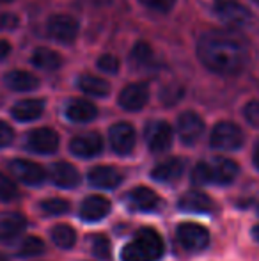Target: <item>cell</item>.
<instances>
[{"label": "cell", "mask_w": 259, "mask_h": 261, "mask_svg": "<svg viewBox=\"0 0 259 261\" xmlns=\"http://www.w3.org/2000/svg\"><path fill=\"white\" fill-rule=\"evenodd\" d=\"M197 55L208 69L220 75H235L245 68L249 50L240 36L224 31H211L200 36Z\"/></svg>", "instance_id": "6da1fadb"}, {"label": "cell", "mask_w": 259, "mask_h": 261, "mask_svg": "<svg viewBox=\"0 0 259 261\" xmlns=\"http://www.w3.org/2000/svg\"><path fill=\"white\" fill-rule=\"evenodd\" d=\"M240 174V167L235 160L225 156H215L210 162H199L192 171V181L195 185H231Z\"/></svg>", "instance_id": "7a4b0ae2"}, {"label": "cell", "mask_w": 259, "mask_h": 261, "mask_svg": "<svg viewBox=\"0 0 259 261\" xmlns=\"http://www.w3.org/2000/svg\"><path fill=\"white\" fill-rule=\"evenodd\" d=\"M165 252L163 240L155 229L144 227L123 247V261H158Z\"/></svg>", "instance_id": "3957f363"}, {"label": "cell", "mask_w": 259, "mask_h": 261, "mask_svg": "<svg viewBox=\"0 0 259 261\" xmlns=\"http://www.w3.org/2000/svg\"><path fill=\"white\" fill-rule=\"evenodd\" d=\"M245 142V135L243 130L238 124L231 123V121H222V123L215 124L211 130L210 144L211 148L220 149V151H236L240 149Z\"/></svg>", "instance_id": "277c9868"}, {"label": "cell", "mask_w": 259, "mask_h": 261, "mask_svg": "<svg viewBox=\"0 0 259 261\" xmlns=\"http://www.w3.org/2000/svg\"><path fill=\"white\" fill-rule=\"evenodd\" d=\"M176 238L188 252H200L210 245V233L204 226L195 222H183L178 226Z\"/></svg>", "instance_id": "5b68a950"}, {"label": "cell", "mask_w": 259, "mask_h": 261, "mask_svg": "<svg viewBox=\"0 0 259 261\" xmlns=\"http://www.w3.org/2000/svg\"><path fill=\"white\" fill-rule=\"evenodd\" d=\"M172 128L165 121H155L146 126V142L153 153H163L172 144Z\"/></svg>", "instance_id": "8992f818"}, {"label": "cell", "mask_w": 259, "mask_h": 261, "mask_svg": "<svg viewBox=\"0 0 259 261\" xmlns=\"http://www.w3.org/2000/svg\"><path fill=\"white\" fill-rule=\"evenodd\" d=\"M27 148L38 155H52L59 148V135L52 128L32 130L27 137Z\"/></svg>", "instance_id": "52a82bcc"}, {"label": "cell", "mask_w": 259, "mask_h": 261, "mask_svg": "<svg viewBox=\"0 0 259 261\" xmlns=\"http://www.w3.org/2000/svg\"><path fill=\"white\" fill-rule=\"evenodd\" d=\"M215 11H217L218 18L231 27H243L250 21L249 9L235 0H218Z\"/></svg>", "instance_id": "ba28073f"}, {"label": "cell", "mask_w": 259, "mask_h": 261, "mask_svg": "<svg viewBox=\"0 0 259 261\" xmlns=\"http://www.w3.org/2000/svg\"><path fill=\"white\" fill-rule=\"evenodd\" d=\"M48 34L50 38L57 39L61 43H71L78 34V23L75 18L68 14H57L48 20Z\"/></svg>", "instance_id": "9c48e42d"}, {"label": "cell", "mask_w": 259, "mask_h": 261, "mask_svg": "<svg viewBox=\"0 0 259 261\" xmlns=\"http://www.w3.org/2000/svg\"><path fill=\"white\" fill-rule=\"evenodd\" d=\"M204 132V121L195 112H183L178 117V135L187 146L195 144Z\"/></svg>", "instance_id": "30bf717a"}, {"label": "cell", "mask_w": 259, "mask_h": 261, "mask_svg": "<svg viewBox=\"0 0 259 261\" xmlns=\"http://www.w3.org/2000/svg\"><path fill=\"white\" fill-rule=\"evenodd\" d=\"M9 171L14 174V178H18L25 185H39L46 178L45 169L41 165L28 160H21V158H16V160L11 162Z\"/></svg>", "instance_id": "8fae6325"}, {"label": "cell", "mask_w": 259, "mask_h": 261, "mask_svg": "<svg viewBox=\"0 0 259 261\" xmlns=\"http://www.w3.org/2000/svg\"><path fill=\"white\" fill-rule=\"evenodd\" d=\"M110 146L118 155H128L135 148V130L130 123H118L108 132Z\"/></svg>", "instance_id": "7c38bea8"}, {"label": "cell", "mask_w": 259, "mask_h": 261, "mask_svg": "<svg viewBox=\"0 0 259 261\" xmlns=\"http://www.w3.org/2000/svg\"><path fill=\"white\" fill-rule=\"evenodd\" d=\"M128 204L137 212L151 213L162 208V199L155 190L148 189V187H135L128 194Z\"/></svg>", "instance_id": "4fadbf2b"}, {"label": "cell", "mask_w": 259, "mask_h": 261, "mask_svg": "<svg viewBox=\"0 0 259 261\" xmlns=\"http://www.w3.org/2000/svg\"><path fill=\"white\" fill-rule=\"evenodd\" d=\"M69 149L75 156L93 158L98 156L103 149V139L98 134H83L69 142Z\"/></svg>", "instance_id": "5bb4252c"}, {"label": "cell", "mask_w": 259, "mask_h": 261, "mask_svg": "<svg viewBox=\"0 0 259 261\" xmlns=\"http://www.w3.org/2000/svg\"><path fill=\"white\" fill-rule=\"evenodd\" d=\"M110 201L101 196H89L80 204V219L85 222H100L110 213Z\"/></svg>", "instance_id": "9a60e30c"}, {"label": "cell", "mask_w": 259, "mask_h": 261, "mask_svg": "<svg viewBox=\"0 0 259 261\" xmlns=\"http://www.w3.org/2000/svg\"><path fill=\"white\" fill-rule=\"evenodd\" d=\"M89 183L96 189H103V190H112L118 189L123 181V176L118 169L108 167V165H98L93 167L89 171Z\"/></svg>", "instance_id": "2e32d148"}, {"label": "cell", "mask_w": 259, "mask_h": 261, "mask_svg": "<svg viewBox=\"0 0 259 261\" xmlns=\"http://www.w3.org/2000/svg\"><path fill=\"white\" fill-rule=\"evenodd\" d=\"M149 91L146 84H131L126 86L119 94V105L128 112H137L148 103Z\"/></svg>", "instance_id": "e0dca14e"}, {"label": "cell", "mask_w": 259, "mask_h": 261, "mask_svg": "<svg viewBox=\"0 0 259 261\" xmlns=\"http://www.w3.org/2000/svg\"><path fill=\"white\" fill-rule=\"evenodd\" d=\"M180 208L188 213H211L215 210V203L200 190H188L180 197Z\"/></svg>", "instance_id": "ac0fdd59"}, {"label": "cell", "mask_w": 259, "mask_h": 261, "mask_svg": "<svg viewBox=\"0 0 259 261\" xmlns=\"http://www.w3.org/2000/svg\"><path fill=\"white\" fill-rule=\"evenodd\" d=\"M50 179L61 189H75L80 183V174L68 162H57L50 167Z\"/></svg>", "instance_id": "d6986e66"}, {"label": "cell", "mask_w": 259, "mask_h": 261, "mask_svg": "<svg viewBox=\"0 0 259 261\" xmlns=\"http://www.w3.org/2000/svg\"><path fill=\"white\" fill-rule=\"evenodd\" d=\"M185 171V164L181 158H170V160H165L162 164H158L155 169L151 171L153 179L160 183H174L183 176Z\"/></svg>", "instance_id": "ffe728a7"}, {"label": "cell", "mask_w": 259, "mask_h": 261, "mask_svg": "<svg viewBox=\"0 0 259 261\" xmlns=\"http://www.w3.org/2000/svg\"><path fill=\"white\" fill-rule=\"evenodd\" d=\"M98 110L87 100H73L66 107V116L73 123H89L96 117Z\"/></svg>", "instance_id": "44dd1931"}, {"label": "cell", "mask_w": 259, "mask_h": 261, "mask_svg": "<svg viewBox=\"0 0 259 261\" xmlns=\"http://www.w3.org/2000/svg\"><path fill=\"white\" fill-rule=\"evenodd\" d=\"M27 226V220L20 213H6L0 217V240H13Z\"/></svg>", "instance_id": "7402d4cb"}, {"label": "cell", "mask_w": 259, "mask_h": 261, "mask_svg": "<svg viewBox=\"0 0 259 261\" xmlns=\"http://www.w3.org/2000/svg\"><path fill=\"white\" fill-rule=\"evenodd\" d=\"M43 110H45V103L41 100H23V101H18L13 107L11 114L18 121H34L41 116Z\"/></svg>", "instance_id": "603a6c76"}, {"label": "cell", "mask_w": 259, "mask_h": 261, "mask_svg": "<svg viewBox=\"0 0 259 261\" xmlns=\"http://www.w3.org/2000/svg\"><path fill=\"white\" fill-rule=\"evenodd\" d=\"M6 86L13 91L25 93V91L36 89L39 86V82L34 75H31L27 71H11L6 75Z\"/></svg>", "instance_id": "cb8c5ba5"}, {"label": "cell", "mask_w": 259, "mask_h": 261, "mask_svg": "<svg viewBox=\"0 0 259 261\" xmlns=\"http://www.w3.org/2000/svg\"><path fill=\"white\" fill-rule=\"evenodd\" d=\"M78 87L83 91L85 94H91V96H98V98H103L108 94L110 87L105 80L98 79V76L93 75H83L78 79Z\"/></svg>", "instance_id": "d4e9b609"}, {"label": "cell", "mask_w": 259, "mask_h": 261, "mask_svg": "<svg viewBox=\"0 0 259 261\" xmlns=\"http://www.w3.org/2000/svg\"><path fill=\"white\" fill-rule=\"evenodd\" d=\"M32 62H34L38 68L46 69V71H53V69H59L63 64V59L57 52L50 48H38L32 55Z\"/></svg>", "instance_id": "484cf974"}, {"label": "cell", "mask_w": 259, "mask_h": 261, "mask_svg": "<svg viewBox=\"0 0 259 261\" xmlns=\"http://www.w3.org/2000/svg\"><path fill=\"white\" fill-rule=\"evenodd\" d=\"M50 237H52V242L59 249H71L76 244L75 229L71 226H68V224H57L55 227H52Z\"/></svg>", "instance_id": "4316f807"}, {"label": "cell", "mask_w": 259, "mask_h": 261, "mask_svg": "<svg viewBox=\"0 0 259 261\" xmlns=\"http://www.w3.org/2000/svg\"><path fill=\"white\" fill-rule=\"evenodd\" d=\"M43 252H45V244L38 237H27L18 249V256H21V258H34Z\"/></svg>", "instance_id": "83f0119b"}, {"label": "cell", "mask_w": 259, "mask_h": 261, "mask_svg": "<svg viewBox=\"0 0 259 261\" xmlns=\"http://www.w3.org/2000/svg\"><path fill=\"white\" fill-rule=\"evenodd\" d=\"M41 212L45 215H50V217H57V215H63L69 210V203L66 199H61V197H48V199L41 201L39 204Z\"/></svg>", "instance_id": "f1b7e54d"}, {"label": "cell", "mask_w": 259, "mask_h": 261, "mask_svg": "<svg viewBox=\"0 0 259 261\" xmlns=\"http://www.w3.org/2000/svg\"><path fill=\"white\" fill-rule=\"evenodd\" d=\"M91 252H93V256L96 259H110V242H108V238L103 237V234L93 237V240H91Z\"/></svg>", "instance_id": "f546056e"}, {"label": "cell", "mask_w": 259, "mask_h": 261, "mask_svg": "<svg viewBox=\"0 0 259 261\" xmlns=\"http://www.w3.org/2000/svg\"><path fill=\"white\" fill-rule=\"evenodd\" d=\"M18 197V189L6 174H0V201L9 203Z\"/></svg>", "instance_id": "4dcf8cb0"}, {"label": "cell", "mask_w": 259, "mask_h": 261, "mask_svg": "<svg viewBox=\"0 0 259 261\" xmlns=\"http://www.w3.org/2000/svg\"><path fill=\"white\" fill-rule=\"evenodd\" d=\"M131 59L135 61V64L144 66L146 62H149L153 59V52L146 43H138L137 46L133 48V54H131Z\"/></svg>", "instance_id": "1f68e13d"}, {"label": "cell", "mask_w": 259, "mask_h": 261, "mask_svg": "<svg viewBox=\"0 0 259 261\" xmlns=\"http://www.w3.org/2000/svg\"><path fill=\"white\" fill-rule=\"evenodd\" d=\"M243 116H245L247 123L250 126L257 128L259 130V100H254V101H249L243 109Z\"/></svg>", "instance_id": "d6a6232c"}, {"label": "cell", "mask_w": 259, "mask_h": 261, "mask_svg": "<svg viewBox=\"0 0 259 261\" xmlns=\"http://www.w3.org/2000/svg\"><path fill=\"white\" fill-rule=\"evenodd\" d=\"M98 68L101 71H107V73H116L119 68V61L112 55H103V57L98 59Z\"/></svg>", "instance_id": "836d02e7"}, {"label": "cell", "mask_w": 259, "mask_h": 261, "mask_svg": "<svg viewBox=\"0 0 259 261\" xmlns=\"http://www.w3.org/2000/svg\"><path fill=\"white\" fill-rule=\"evenodd\" d=\"M142 4H146L148 7L155 11H162V13H167V11L172 9V6L176 4V0H140Z\"/></svg>", "instance_id": "e575fe53"}, {"label": "cell", "mask_w": 259, "mask_h": 261, "mask_svg": "<svg viewBox=\"0 0 259 261\" xmlns=\"http://www.w3.org/2000/svg\"><path fill=\"white\" fill-rule=\"evenodd\" d=\"M14 139V132L9 124H6L4 121H0V148H6L13 142Z\"/></svg>", "instance_id": "d590c367"}, {"label": "cell", "mask_w": 259, "mask_h": 261, "mask_svg": "<svg viewBox=\"0 0 259 261\" xmlns=\"http://www.w3.org/2000/svg\"><path fill=\"white\" fill-rule=\"evenodd\" d=\"M9 52H11V45L7 41L0 39V59H6L7 55H9Z\"/></svg>", "instance_id": "8d00e7d4"}, {"label": "cell", "mask_w": 259, "mask_h": 261, "mask_svg": "<svg viewBox=\"0 0 259 261\" xmlns=\"http://www.w3.org/2000/svg\"><path fill=\"white\" fill-rule=\"evenodd\" d=\"M252 162H254V165H256V169L259 171V142L256 144V148H254V153H252Z\"/></svg>", "instance_id": "74e56055"}, {"label": "cell", "mask_w": 259, "mask_h": 261, "mask_svg": "<svg viewBox=\"0 0 259 261\" xmlns=\"http://www.w3.org/2000/svg\"><path fill=\"white\" fill-rule=\"evenodd\" d=\"M252 238L259 244V224H257V226H254V227H252Z\"/></svg>", "instance_id": "f35d334b"}, {"label": "cell", "mask_w": 259, "mask_h": 261, "mask_svg": "<svg viewBox=\"0 0 259 261\" xmlns=\"http://www.w3.org/2000/svg\"><path fill=\"white\" fill-rule=\"evenodd\" d=\"M0 261H7V259H6V256H4V254H0Z\"/></svg>", "instance_id": "ab89813d"}, {"label": "cell", "mask_w": 259, "mask_h": 261, "mask_svg": "<svg viewBox=\"0 0 259 261\" xmlns=\"http://www.w3.org/2000/svg\"><path fill=\"white\" fill-rule=\"evenodd\" d=\"M6 2H11V0H0V4H6Z\"/></svg>", "instance_id": "60d3db41"}, {"label": "cell", "mask_w": 259, "mask_h": 261, "mask_svg": "<svg viewBox=\"0 0 259 261\" xmlns=\"http://www.w3.org/2000/svg\"><path fill=\"white\" fill-rule=\"evenodd\" d=\"M256 212H257V217H259V204H257V208H256Z\"/></svg>", "instance_id": "b9f144b4"}, {"label": "cell", "mask_w": 259, "mask_h": 261, "mask_svg": "<svg viewBox=\"0 0 259 261\" xmlns=\"http://www.w3.org/2000/svg\"><path fill=\"white\" fill-rule=\"evenodd\" d=\"M257 2H259V0H257Z\"/></svg>", "instance_id": "7bdbcfd3"}]
</instances>
